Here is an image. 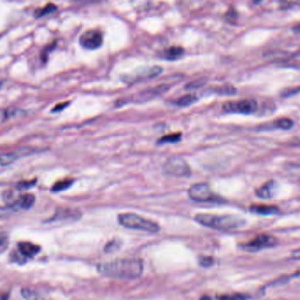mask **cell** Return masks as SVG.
Returning <instances> with one entry per match:
<instances>
[{
  "label": "cell",
  "mask_w": 300,
  "mask_h": 300,
  "mask_svg": "<svg viewBox=\"0 0 300 300\" xmlns=\"http://www.w3.org/2000/svg\"><path fill=\"white\" fill-rule=\"evenodd\" d=\"M72 183H73V179H64V180H61L58 182L54 183V185L51 187V191L54 192V193H58L61 191H65L69 189L70 187L72 186Z\"/></svg>",
  "instance_id": "2e32d148"
},
{
  "label": "cell",
  "mask_w": 300,
  "mask_h": 300,
  "mask_svg": "<svg viewBox=\"0 0 300 300\" xmlns=\"http://www.w3.org/2000/svg\"><path fill=\"white\" fill-rule=\"evenodd\" d=\"M292 28H293V30H294L296 33H300V23H298V24L294 26Z\"/></svg>",
  "instance_id": "1f68e13d"
},
{
  "label": "cell",
  "mask_w": 300,
  "mask_h": 300,
  "mask_svg": "<svg viewBox=\"0 0 300 300\" xmlns=\"http://www.w3.org/2000/svg\"><path fill=\"white\" fill-rule=\"evenodd\" d=\"M190 198L200 203H221L222 198L213 193L207 183H195L189 189Z\"/></svg>",
  "instance_id": "277c9868"
},
{
  "label": "cell",
  "mask_w": 300,
  "mask_h": 300,
  "mask_svg": "<svg viewBox=\"0 0 300 300\" xmlns=\"http://www.w3.org/2000/svg\"><path fill=\"white\" fill-rule=\"evenodd\" d=\"M29 152H32V151H30L29 149L23 148L15 151V152L4 153V154L1 155V159H0L1 166L4 167L5 165H10L11 163H13V161H16L20 157H22V155H27Z\"/></svg>",
  "instance_id": "30bf717a"
},
{
  "label": "cell",
  "mask_w": 300,
  "mask_h": 300,
  "mask_svg": "<svg viewBox=\"0 0 300 300\" xmlns=\"http://www.w3.org/2000/svg\"><path fill=\"white\" fill-rule=\"evenodd\" d=\"M275 182L274 181H270L263 184L262 186L258 188L255 194L258 197L262 199H270L274 196L275 194Z\"/></svg>",
  "instance_id": "8fae6325"
},
{
  "label": "cell",
  "mask_w": 300,
  "mask_h": 300,
  "mask_svg": "<svg viewBox=\"0 0 300 300\" xmlns=\"http://www.w3.org/2000/svg\"><path fill=\"white\" fill-rule=\"evenodd\" d=\"M120 247H121L120 241L113 240L107 243L106 245L104 246V252L107 254H113V253L117 252L120 249Z\"/></svg>",
  "instance_id": "44dd1931"
},
{
  "label": "cell",
  "mask_w": 300,
  "mask_h": 300,
  "mask_svg": "<svg viewBox=\"0 0 300 300\" xmlns=\"http://www.w3.org/2000/svg\"><path fill=\"white\" fill-rule=\"evenodd\" d=\"M81 217V214L77 211H72V210H68V209H64V210H59L55 212V215L52 217L51 221H58V220H76Z\"/></svg>",
  "instance_id": "7c38bea8"
},
{
  "label": "cell",
  "mask_w": 300,
  "mask_h": 300,
  "mask_svg": "<svg viewBox=\"0 0 300 300\" xmlns=\"http://www.w3.org/2000/svg\"><path fill=\"white\" fill-rule=\"evenodd\" d=\"M237 17H238V14H237L236 11L233 8L228 9V11L224 14V18L229 23H235L237 22Z\"/></svg>",
  "instance_id": "cb8c5ba5"
},
{
  "label": "cell",
  "mask_w": 300,
  "mask_h": 300,
  "mask_svg": "<svg viewBox=\"0 0 300 300\" xmlns=\"http://www.w3.org/2000/svg\"><path fill=\"white\" fill-rule=\"evenodd\" d=\"M97 271L101 275L118 279H136L142 275L144 264L139 259L123 258L98 264Z\"/></svg>",
  "instance_id": "6da1fadb"
},
{
  "label": "cell",
  "mask_w": 300,
  "mask_h": 300,
  "mask_svg": "<svg viewBox=\"0 0 300 300\" xmlns=\"http://www.w3.org/2000/svg\"><path fill=\"white\" fill-rule=\"evenodd\" d=\"M251 212L259 214V215H273L278 213V207L275 205H253L250 207Z\"/></svg>",
  "instance_id": "5bb4252c"
},
{
  "label": "cell",
  "mask_w": 300,
  "mask_h": 300,
  "mask_svg": "<svg viewBox=\"0 0 300 300\" xmlns=\"http://www.w3.org/2000/svg\"><path fill=\"white\" fill-rule=\"evenodd\" d=\"M199 263L201 266L203 267L212 266L214 263V259L210 256H202L199 259Z\"/></svg>",
  "instance_id": "4316f807"
},
{
  "label": "cell",
  "mask_w": 300,
  "mask_h": 300,
  "mask_svg": "<svg viewBox=\"0 0 300 300\" xmlns=\"http://www.w3.org/2000/svg\"><path fill=\"white\" fill-rule=\"evenodd\" d=\"M184 54V49L180 46H171L167 48L162 54V57L165 60L175 61L180 59Z\"/></svg>",
  "instance_id": "4fadbf2b"
},
{
  "label": "cell",
  "mask_w": 300,
  "mask_h": 300,
  "mask_svg": "<svg viewBox=\"0 0 300 300\" xmlns=\"http://www.w3.org/2000/svg\"><path fill=\"white\" fill-rule=\"evenodd\" d=\"M257 109V102L253 99H245L236 102H227L224 104V110L227 113L253 114Z\"/></svg>",
  "instance_id": "52a82bcc"
},
{
  "label": "cell",
  "mask_w": 300,
  "mask_h": 300,
  "mask_svg": "<svg viewBox=\"0 0 300 300\" xmlns=\"http://www.w3.org/2000/svg\"><path fill=\"white\" fill-rule=\"evenodd\" d=\"M278 241L272 235L268 234H261L255 237L252 241L248 242H245L241 244V249L244 250L245 252L250 253H255L267 248H271L277 245Z\"/></svg>",
  "instance_id": "8992f818"
},
{
  "label": "cell",
  "mask_w": 300,
  "mask_h": 300,
  "mask_svg": "<svg viewBox=\"0 0 300 300\" xmlns=\"http://www.w3.org/2000/svg\"><path fill=\"white\" fill-rule=\"evenodd\" d=\"M293 125V122L291 119L280 118L275 120L274 122V127L283 129V130H289Z\"/></svg>",
  "instance_id": "7402d4cb"
},
{
  "label": "cell",
  "mask_w": 300,
  "mask_h": 300,
  "mask_svg": "<svg viewBox=\"0 0 300 300\" xmlns=\"http://www.w3.org/2000/svg\"><path fill=\"white\" fill-rule=\"evenodd\" d=\"M197 100L196 95H194L193 93H189L186 95H183L182 97L179 98L177 101H175L174 103L180 107H187L189 105H191L192 103H194Z\"/></svg>",
  "instance_id": "ac0fdd59"
},
{
  "label": "cell",
  "mask_w": 300,
  "mask_h": 300,
  "mask_svg": "<svg viewBox=\"0 0 300 300\" xmlns=\"http://www.w3.org/2000/svg\"><path fill=\"white\" fill-rule=\"evenodd\" d=\"M181 138H182L181 133H172V134L161 136L160 139H158L157 143L158 144H175V143L180 142Z\"/></svg>",
  "instance_id": "e0dca14e"
},
{
  "label": "cell",
  "mask_w": 300,
  "mask_h": 300,
  "mask_svg": "<svg viewBox=\"0 0 300 300\" xmlns=\"http://www.w3.org/2000/svg\"><path fill=\"white\" fill-rule=\"evenodd\" d=\"M79 43L81 47L86 50H96L103 43V34L100 30H87L81 34Z\"/></svg>",
  "instance_id": "ba28073f"
},
{
  "label": "cell",
  "mask_w": 300,
  "mask_h": 300,
  "mask_svg": "<svg viewBox=\"0 0 300 300\" xmlns=\"http://www.w3.org/2000/svg\"><path fill=\"white\" fill-rule=\"evenodd\" d=\"M36 182H37L36 179L31 180V181H22V182H18L16 188L18 190H28L32 187H34V185H36Z\"/></svg>",
  "instance_id": "603a6c76"
},
{
  "label": "cell",
  "mask_w": 300,
  "mask_h": 300,
  "mask_svg": "<svg viewBox=\"0 0 300 300\" xmlns=\"http://www.w3.org/2000/svg\"><path fill=\"white\" fill-rule=\"evenodd\" d=\"M55 10H57V6L55 4L50 3V4H47L45 6H43V8H38L37 10H35L34 16L36 18L43 17L47 14H50V13L55 12Z\"/></svg>",
  "instance_id": "ffe728a7"
},
{
  "label": "cell",
  "mask_w": 300,
  "mask_h": 300,
  "mask_svg": "<svg viewBox=\"0 0 300 300\" xmlns=\"http://www.w3.org/2000/svg\"><path fill=\"white\" fill-rule=\"evenodd\" d=\"M203 83H204V80H198V81H194V82H191L190 84H188L186 85V89H193V88H197V87H200V86H202L203 85Z\"/></svg>",
  "instance_id": "f546056e"
},
{
  "label": "cell",
  "mask_w": 300,
  "mask_h": 300,
  "mask_svg": "<svg viewBox=\"0 0 300 300\" xmlns=\"http://www.w3.org/2000/svg\"><path fill=\"white\" fill-rule=\"evenodd\" d=\"M8 242L7 234L4 233V232H2L1 235H0V250H1V253H4L5 249L7 248Z\"/></svg>",
  "instance_id": "d4e9b609"
},
{
  "label": "cell",
  "mask_w": 300,
  "mask_h": 300,
  "mask_svg": "<svg viewBox=\"0 0 300 300\" xmlns=\"http://www.w3.org/2000/svg\"><path fill=\"white\" fill-rule=\"evenodd\" d=\"M200 300H211V298H210V297L204 296Z\"/></svg>",
  "instance_id": "d6a6232c"
},
{
  "label": "cell",
  "mask_w": 300,
  "mask_h": 300,
  "mask_svg": "<svg viewBox=\"0 0 300 300\" xmlns=\"http://www.w3.org/2000/svg\"><path fill=\"white\" fill-rule=\"evenodd\" d=\"M21 293L23 298L27 300H46L39 292H35L34 290H31L28 288L22 289Z\"/></svg>",
  "instance_id": "d6986e66"
},
{
  "label": "cell",
  "mask_w": 300,
  "mask_h": 300,
  "mask_svg": "<svg viewBox=\"0 0 300 300\" xmlns=\"http://www.w3.org/2000/svg\"><path fill=\"white\" fill-rule=\"evenodd\" d=\"M119 224L126 228L156 233L160 231V225L153 221L146 219L135 213H122L118 215Z\"/></svg>",
  "instance_id": "3957f363"
},
{
  "label": "cell",
  "mask_w": 300,
  "mask_h": 300,
  "mask_svg": "<svg viewBox=\"0 0 300 300\" xmlns=\"http://www.w3.org/2000/svg\"><path fill=\"white\" fill-rule=\"evenodd\" d=\"M245 297L240 293L231 294V295H223L219 297V300H245Z\"/></svg>",
  "instance_id": "484cf974"
},
{
  "label": "cell",
  "mask_w": 300,
  "mask_h": 300,
  "mask_svg": "<svg viewBox=\"0 0 300 300\" xmlns=\"http://www.w3.org/2000/svg\"><path fill=\"white\" fill-rule=\"evenodd\" d=\"M292 258L294 260H300V249H297L292 253Z\"/></svg>",
  "instance_id": "4dcf8cb0"
},
{
  "label": "cell",
  "mask_w": 300,
  "mask_h": 300,
  "mask_svg": "<svg viewBox=\"0 0 300 300\" xmlns=\"http://www.w3.org/2000/svg\"><path fill=\"white\" fill-rule=\"evenodd\" d=\"M69 104H70V102H62V103H59V104H56L51 109V113H59L61 111H63L64 109H66Z\"/></svg>",
  "instance_id": "f1b7e54d"
},
{
  "label": "cell",
  "mask_w": 300,
  "mask_h": 300,
  "mask_svg": "<svg viewBox=\"0 0 300 300\" xmlns=\"http://www.w3.org/2000/svg\"><path fill=\"white\" fill-rule=\"evenodd\" d=\"M217 93H222V94H234L236 93V89L229 85V86H223V87H220L218 90Z\"/></svg>",
  "instance_id": "83f0119b"
},
{
  "label": "cell",
  "mask_w": 300,
  "mask_h": 300,
  "mask_svg": "<svg viewBox=\"0 0 300 300\" xmlns=\"http://www.w3.org/2000/svg\"><path fill=\"white\" fill-rule=\"evenodd\" d=\"M2 300H7V295H2Z\"/></svg>",
  "instance_id": "836d02e7"
},
{
  "label": "cell",
  "mask_w": 300,
  "mask_h": 300,
  "mask_svg": "<svg viewBox=\"0 0 300 300\" xmlns=\"http://www.w3.org/2000/svg\"><path fill=\"white\" fill-rule=\"evenodd\" d=\"M18 247L21 252V254L24 258H33L40 252V246L35 245L32 242H27V241H22L19 242Z\"/></svg>",
  "instance_id": "9c48e42d"
},
{
  "label": "cell",
  "mask_w": 300,
  "mask_h": 300,
  "mask_svg": "<svg viewBox=\"0 0 300 300\" xmlns=\"http://www.w3.org/2000/svg\"><path fill=\"white\" fill-rule=\"evenodd\" d=\"M163 171L167 175L176 177H188L191 174V168L186 161L180 156L167 159L163 165Z\"/></svg>",
  "instance_id": "5b68a950"
},
{
  "label": "cell",
  "mask_w": 300,
  "mask_h": 300,
  "mask_svg": "<svg viewBox=\"0 0 300 300\" xmlns=\"http://www.w3.org/2000/svg\"><path fill=\"white\" fill-rule=\"evenodd\" d=\"M194 219L198 224L205 227L220 231L237 230L245 225V220L233 216H218L201 213L195 216Z\"/></svg>",
  "instance_id": "7a4b0ae2"
},
{
  "label": "cell",
  "mask_w": 300,
  "mask_h": 300,
  "mask_svg": "<svg viewBox=\"0 0 300 300\" xmlns=\"http://www.w3.org/2000/svg\"><path fill=\"white\" fill-rule=\"evenodd\" d=\"M34 202H35V197H34V194H22V196H20L16 200L14 205H16V206L21 208V209L27 210V209H30V208L34 205Z\"/></svg>",
  "instance_id": "9a60e30c"
}]
</instances>
